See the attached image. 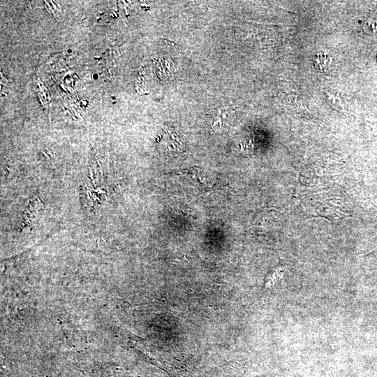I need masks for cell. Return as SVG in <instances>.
Instances as JSON below:
<instances>
[{
  "label": "cell",
  "instance_id": "2",
  "mask_svg": "<svg viewBox=\"0 0 377 377\" xmlns=\"http://www.w3.org/2000/svg\"><path fill=\"white\" fill-rule=\"evenodd\" d=\"M364 31L369 35H373L377 31V13L369 17L364 23Z\"/></svg>",
  "mask_w": 377,
  "mask_h": 377
},
{
  "label": "cell",
  "instance_id": "1",
  "mask_svg": "<svg viewBox=\"0 0 377 377\" xmlns=\"http://www.w3.org/2000/svg\"><path fill=\"white\" fill-rule=\"evenodd\" d=\"M330 61L329 56L323 51L317 52L313 57V66L320 71H324L329 66Z\"/></svg>",
  "mask_w": 377,
  "mask_h": 377
}]
</instances>
